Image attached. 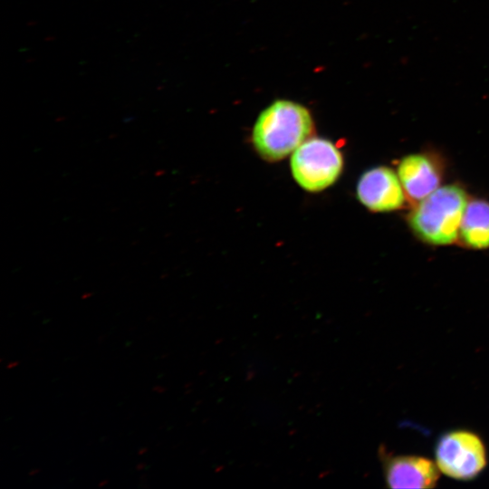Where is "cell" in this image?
Here are the masks:
<instances>
[{"label": "cell", "instance_id": "cell-1", "mask_svg": "<svg viewBox=\"0 0 489 489\" xmlns=\"http://www.w3.org/2000/svg\"><path fill=\"white\" fill-rule=\"evenodd\" d=\"M313 120L303 105L277 100L258 115L252 131V143L267 161H278L292 154L311 138Z\"/></svg>", "mask_w": 489, "mask_h": 489}, {"label": "cell", "instance_id": "cell-2", "mask_svg": "<svg viewBox=\"0 0 489 489\" xmlns=\"http://www.w3.org/2000/svg\"><path fill=\"white\" fill-rule=\"evenodd\" d=\"M467 203V195L463 187L458 185L443 186L419 201L409 215V225L414 233L427 244H452L459 235Z\"/></svg>", "mask_w": 489, "mask_h": 489}, {"label": "cell", "instance_id": "cell-3", "mask_svg": "<svg viewBox=\"0 0 489 489\" xmlns=\"http://www.w3.org/2000/svg\"><path fill=\"white\" fill-rule=\"evenodd\" d=\"M343 165L340 150L323 138L306 139L292 153L290 161L292 177L308 192H320L333 185Z\"/></svg>", "mask_w": 489, "mask_h": 489}, {"label": "cell", "instance_id": "cell-4", "mask_svg": "<svg viewBox=\"0 0 489 489\" xmlns=\"http://www.w3.org/2000/svg\"><path fill=\"white\" fill-rule=\"evenodd\" d=\"M438 469L458 480L475 477L486 465V452L475 433L456 430L445 434L436 446Z\"/></svg>", "mask_w": 489, "mask_h": 489}, {"label": "cell", "instance_id": "cell-5", "mask_svg": "<svg viewBox=\"0 0 489 489\" xmlns=\"http://www.w3.org/2000/svg\"><path fill=\"white\" fill-rule=\"evenodd\" d=\"M404 192L398 176L385 166L365 171L356 187L358 199L372 212L400 209L405 204Z\"/></svg>", "mask_w": 489, "mask_h": 489}, {"label": "cell", "instance_id": "cell-6", "mask_svg": "<svg viewBox=\"0 0 489 489\" xmlns=\"http://www.w3.org/2000/svg\"><path fill=\"white\" fill-rule=\"evenodd\" d=\"M382 455L385 481L390 488H432L438 480V467L427 458Z\"/></svg>", "mask_w": 489, "mask_h": 489}, {"label": "cell", "instance_id": "cell-7", "mask_svg": "<svg viewBox=\"0 0 489 489\" xmlns=\"http://www.w3.org/2000/svg\"><path fill=\"white\" fill-rule=\"evenodd\" d=\"M398 176L408 197L420 201L439 187L441 174L428 156L412 154L398 163Z\"/></svg>", "mask_w": 489, "mask_h": 489}, {"label": "cell", "instance_id": "cell-8", "mask_svg": "<svg viewBox=\"0 0 489 489\" xmlns=\"http://www.w3.org/2000/svg\"><path fill=\"white\" fill-rule=\"evenodd\" d=\"M459 236L470 248L489 247V202L475 199L467 203L459 228Z\"/></svg>", "mask_w": 489, "mask_h": 489}, {"label": "cell", "instance_id": "cell-9", "mask_svg": "<svg viewBox=\"0 0 489 489\" xmlns=\"http://www.w3.org/2000/svg\"><path fill=\"white\" fill-rule=\"evenodd\" d=\"M17 365H18V362H17V361H15V362L14 361V362H12V363H9V364L7 365V368H8V369H12V368L16 367Z\"/></svg>", "mask_w": 489, "mask_h": 489}, {"label": "cell", "instance_id": "cell-10", "mask_svg": "<svg viewBox=\"0 0 489 489\" xmlns=\"http://www.w3.org/2000/svg\"><path fill=\"white\" fill-rule=\"evenodd\" d=\"M148 451V448H142L141 450L139 451V455H143L144 453H146Z\"/></svg>", "mask_w": 489, "mask_h": 489}, {"label": "cell", "instance_id": "cell-11", "mask_svg": "<svg viewBox=\"0 0 489 489\" xmlns=\"http://www.w3.org/2000/svg\"><path fill=\"white\" fill-rule=\"evenodd\" d=\"M144 467H145V465H144V464H140V465H137V469H139V470H141V469H143Z\"/></svg>", "mask_w": 489, "mask_h": 489}, {"label": "cell", "instance_id": "cell-12", "mask_svg": "<svg viewBox=\"0 0 489 489\" xmlns=\"http://www.w3.org/2000/svg\"><path fill=\"white\" fill-rule=\"evenodd\" d=\"M38 472H39L38 469H34V470H33L32 472H30L29 475H34V474H37Z\"/></svg>", "mask_w": 489, "mask_h": 489}, {"label": "cell", "instance_id": "cell-13", "mask_svg": "<svg viewBox=\"0 0 489 489\" xmlns=\"http://www.w3.org/2000/svg\"><path fill=\"white\" fill-rule=\"evenodd\" d=\"M107 483H108V481L105 480V481H102V483H100L99 485H100V486H103V485L106 484Z\"/></svg>", "mask_w": 489, "mask_h": 489}]
</instances>
